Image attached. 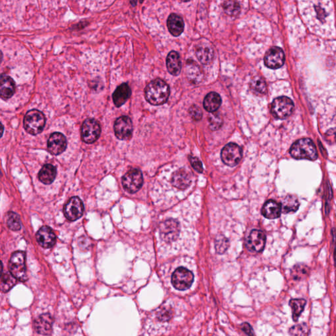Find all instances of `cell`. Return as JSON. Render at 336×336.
<instances>
[{
  "label": "cell",
  "mask_w": 336,
  "mask_h": 336,
  "mask_svg": "<svg viewBox=\"0 0 336 336\" xmlns=\"http://www.w3.org/2000/svg\"><path fill=\"white\" fill-rule=\"evenodd\" d=\"M228 242L224 236H218L216 240V249L219 253H224L227 249Z\"/></svg>",
  "instance_id": "cell-35"
},
{
  "label": "cell",
  "mask_w": 336,
  "mask_h": 336,
  "mask_svg": "<svg viewBox=\"0 0 336 336\" xmlns=\"http://www.w3.org/2000/svg\"><path fill=\"white\" fill-rule=\"evenodd\" d=\"M300 203L298 198L294 195H288L282 201L281 204L282 212L284 214L291 213L298 210Z\"/></svg>",
  "instance_id": "cell-27"
},
{
  "label": "cell",
  "mask_w": 336,
  "mask_h": 336,
  "mask_svg": "<svg viewBox=\"0 0 336 336\" xmlns=\"http://www.w3.org/2000/svg\"><path fill=\"white\" fill-rule=\"evenodd\" d=\"M57 176V169L52 164H45L38 174L41 182L45 185H50L54 181Z\"/></svg>",
  "instance_id": "cell-24"
},
{
  "label": "cell",
  "mask_w": 336,
  "mask_h": 336,
  "mask_svg": "<svg viewBox=\"0 0 336 336\" xmlns=\"http://www.w3.org/2000/svg\"><path fill=\"white\" fill-rule=\"evenodd\" d=\"M306 300L304 299H296L290 302V307L292 310V317L294 321H298L299 317L304 310Z\"/></svg>",
  "instance_id": "cell-29"
},
{
  "label": "cell",
  "mask_w": 336,
  "mask_h": 336,
  "mask_svg": "<svg viewBox=\"0 0 336 336\" xmlns=\"http://www.w3.org/2000/svg\"><path fill=\"white\" fill-rule=\"evenodd\" d=\"M167 25L169 31L174 36H180L184 30V22L180 16L172 14L168 17Z\"/></svg>",
  "instance_id": "cell-22"
},
{
  "label": "cell",
  "mask_w": 336,
  "mask_h": 336,
  "mask_svg": "<svg viewBox=\"0 0 336 336\" xmlns=\"http://www.w3.org/2000/svg\"><path fill=\"white\" fill-rule=\"evenodd\" d=\"M223 7L224 12L230 16H237L240 13V6L236 0H226Z\"/></svg>",
  "instance_id": "cell-31"
},
{
  "label": "cell",
  "mask_w": 336,
  "mask_h": 336,
  "mask_svg": "<svg viewBox=\"0 0 336 336\" xmlns=\"http://www.w3.org/2000/svg\"><path fill=\"white\" fill-rule=\"evenodd\" d=\"M281 212V205L272 200L267 201L262 208V214L264 217L269 220L277 219L279 218Z\"/></svg>",
  "instance_id": "cell-23"
},
{
  "label": "cell",
  "mask_w": 336,
  "mask_h": 336,
  "mask_svg": "<svg viewBox=\"0 0 336 336\" xmlns=\"http://www.w3.org/2000/svg\"><path fill=\"white\" fill-rule=\"evenodd\" d=\"M45 117L41 111L33 109L26 113L24 118V127L28 133L36 135L42 133L45 125Z\"/></svg>",
  "instance_id": "cell-3"
},
{
  "label": "cell",
  "mask_w": 336,
  "mask_h": 336,
  "mask_svg": "<svg viewBox=\"0 0 336 336\" xmlns=\"http://www.w3.org/2000/svg\"><path fill=\"white\" fill-rule=\"evenodd\" d=\"M194 281L193 273L185 267H179L173 273L172 282L175 288L185 290L191 287Z\"/></svg>",
  "instance_id": "cell-7"
},
{
  "label": "cell",
  "mask_w": 336,
  "mask_h": 336,
  "mask_svg": "<svg viewBox=\"0 0 336 336\" xmlns=\"http://www.w3.org/2000/svg\"><path fill=\"white\" fill-rule=\"evenodd\" d=\"M131 94V89L127 84H121L116 88L112 95L113 102H114L115 106L116 107L122 106L130 98Z\"/></svg>",
  "instance_id": "cell-20"
},
{
  "label": "cell",
  "mask_w": 336,
  "mask_h": 336,
  "mask_svg": "<svg viewBox=\"0 0 336 336\" xmlns=\"http://www.w3.org/2000/svg\"><path fill=\"white\" fill-rule=\"evenodd\" d=\"M290 152L292 157L296 159L315 160L318 157L316 146L312 140L307 138L295 142Z\"/></svg>",
  "instance_id": "cell-2"
},
{
  "label": "cell",
  "mask_w": 336,
  "mask_h": 336,
  "mask_svg": "<svg viewBox=\"0 0 336 336\" xmlns=\"http://www.w3.org/2000/svg\"><path fill=\"white\" fill-rule=\"evenodd\" d=\"M101 126L98 121L95 119H86L82 127V138L86 143L92 144L100 137Z\"/></svg>",
  "instance_id": "cell-8"
},
{
  "label": "cell",
  "mask_w": 336,
  "mask_h": 336,
  "mask_svg": "<svg viewBox=\"0 0 336 336\" xmlns=\"http://www.w3.org/2000/svg\"><path fill=\"white\" fill-rule=\"evenodd\" d=\"M7 224L8 227L14 231H17L21 228L20 217L14 212H9L8 214Z\"/></svg>",
  "instance_id": "cell-34"
},
{
  "label": "cell",
  "mask_w": 336,
  "mask_h": 336,
  "mask_svg": "<svg viewBox=\"0 0 336 336\" xmlns=\"http://www.w3.org/2000/svg\"><path fill=\"white\" fill-rule=\"evenodd\" d=\"M143 183V174L138 169H133L122 177V185L129 193H135L141 189Z\"/></svg>",
  "instance_id": "cell-6"
},
{
  "label": "cell",
  "mask_w": 336,
  "mask_h": 336,
  "mask_svg": "<svg viewBox=\"0 0 336 336\" xmlns=\"http://www.w3.org/2000/svg\"><path fill=\"white\" fill-rule=\"evenodd\" d=\"M67 147V141L65 136L59 132L51 134L47 141L49 152L53 155L57 156L63 153Z\"/></svg>",
  "instance_id": "cell-14"
},
{
  "label": "cell",
  "mask_w": 336,
  "mask_h": 336,
  "mask_svg": "<svg viewBox=\"0 0 336 336\" xmlns=\"http://www.w3.org/2000/svg\"><path fill=\"white\" fill-rule=\"evenodd\" d=\"M251 90L259 94H264L267 91V85L263 78L256 76L253 78L250 83Z\"/></svg>",
  "instance_id": "cell-32"
},
{
  "label": "cell",
  "mask_w": 336,
  "mask_h": 336,
  "mask_svg": "<svg viewBox=\"0 0 336 336\" xmlns=\"http://www.w3.org/2000/svg\"><path fill=\"white\" fill-rule=\"evenodd\" d=\"M210 126L212 130H216L220 128L222 125V119L220 114L212 113L209 116Z\"/></svg>",
  "instance_id": "cell-36"
},
{
  "label": "cell",
  "mask_w": 336,
  "mask_h": 336,
  "mask_svg": "<svg viewBox=\"0 0 336 336\" xmlns=\"http://www.w3.org/2000/svg\"><path fill=\"white\" fill-rule=\"evenodd\" d=\"M186 71L187 77L193 83H199L203 79V74L201 68L193 62L187 64Z\"/></svg>",
  "instance_id": "cell-28"
},
{
  "label": "cell",
  "mask_w": 336,
  "mask_h": 336,
  "mask_svg": "<svg viewBox=\"0 0 336 336\" xmlns=\"http://www.w3.org/2000/svg\"><path fill=\"white\" fill-rule=\"evenodd\" d=\"M160 319L166 321L171 318V316H172V313H171L170 310H167V309H165L164 310L162 311V313H160Z\"/></svg>",
  "instance_id": "cell-41"
},
{
  "label": "cell",
  "mask_w": 336,
  "mask_h": 336,
  "mask_svg": "<svg viewBox=\"0 0 336 336\" xmlns=\"http://www.w3.org/2000/svg\"><path fill=\"white\" fill-rule=\"evenodd\" d=\"M37 241L44 248H49L54 246L56 236L51 228L44 226L36 234Z\"/></svg>",
  "instance_id": "cell-16"
},
{
  "label": "cell",
  "mask_w": 336,
  "mask_h": 336,
  "mask_svg": "<svg viewBox=\"0 0 336 336\" xmlns=\"http://www.w3.org/2000/svg\"><path fill=\"white\" fill-rule=\"evenodd\" d=\"M309 267L303 264L294 266L292 270V277L296 280L304 279L309 275Z\"/></svg>",
  "instance_id": "cell-33"
},
{
  "label": "cell",
  "mask_w": 336,
  "mask_h": 336,
  "mask_svg": "<svg viewBox=\"0 0 336 336\" xmlns=\"http://www.w3.org/2000/svg\"><path fill=\"white\" fill-rule=\"evenodd\" d=\"M191 163L195 170L198 171L200 173L203 172V164L199 158L193 157L191 158Z\"/></svg>",
  "instance_id": "cell-40"
},
{
  "label": "cell",
  "mask_w": 336,
  "mask_h": 336,
  "mask_svg": "<svg viewBox=\"0 0 336 336\" xmlns=\"http://www.w3.org/2000/svg\"><path fill=\"white\" fill-rule=\"evenodd\" d=\"M115 135L119 140H127L131 137L133 133V123L128 116L119 117L115 121Z\"/></svg>",
  "instance_id": "cell-11"
},
{
  "label": "cell",
  "mask_w": 336,
  "mask_h": 336,
  "mask_svg": "<svg viewBox=\"0 0 336 336\" xmlns=\"http://www.w3.org/2000/svg\"><path fill=\"white\" fill-rule=\"evenodd\" d=\"M189 113H190L191 116L195 120H200L203 117L201 109L196 105H193L191 107Z\"/></svg>",
  "instance_id": "cell-38"
},
{
  "label": "cell",
  "mask_w": 336,
  "mask_h": 336,
  "mask_svg": "<svg viewBox=\"0 0 336 336\" xmlns=\"http://www.w3.org/2000/svg\"><path fill=\"white\" fill-rule=\"evenodd\" d=\"M180 231L179 223L174 220H168L163 222L160 226V236L166 242L176 240Z\"/></svg>",
  "instance_id": "cell-13"
},
{
  "label": "cell",
  "mask_w": 336,
  "mask_h": 336,
  "mask_svg": "<svg viewBox=\"0 0 336 336\" xmlns=\"http://www.w3.org/2000/svg\"><path fill=\"white\" fill-rule=\"evenodd\" d=\"M308 327L306 324L295 326L290 329V334L295 336H305L308 335Z\"/></svg>",
  "instance_id": "cell-37"
},
{
  "label": "cell",
  "mask_w": 336,
  "mask_h": 336,
  "mask_svg": "<svg viewBox=\"0 0 336 336\" xmlns=\"http://www.w3.org/2000/svg\"><path fill=\"white\" fill-rule=\"evenodd\" d=\"M192 182V175L189 171L180 169L173 174L172 183L174 187L179 189H185L190 186Z\"/></svg>",
  "instance_id": "cell-17"
},
{
  "label": "cell",
  "mask_w": 336,
  "mask_h": 336,
  "mask_svg": "<svg viewBox=\"0 0 336 336\" xmlns=\"http://www.w3.org/2000/svg\"><path fill=\"white\" fill-rule=\"evenodd\" d=\"M166 65L169 73L174 76L178 75L181 70V62L178 53L171 51L167 57Z\"/></svg>",
  "instance_id": "cell-25"
},
{
  "label": "cell",
  "mask_w": 336,
  "mask_h": 336,
  "mask_svg": "<svg viewBox=\"0 0 336 336\" xmlns=\"http://www.w3.org/2000/svg\"><path fill=\"white\" fill-rule=\"evenodd\" d=\"M15 92V83L13 78L7 75H1L0 80V96L2 100H7L12 98Z\"/></svg>",
  "instance_id": "cell-18"
},
{
  "label": "cell",
  "mask_w": 336,
  "mask_h": 336,
  "mask_svg": "<svg viewBox=\"0 0 336 336\" xmlns=\"http://www.w3.org/2000/svg\"><path fill=\"white\" fill-rule=\"evenodd\" d=\"M294 105L292 101L287 97L275 99L272 104L271 112L278 119H285L292 114Z\"/></svg>",
  "instance_id": "cell-5"
},
{
  "label": "cell",
  "mask_w": 336,
  "mask_h": 336,
  "mask_svg": "<svg viewBox=\"0 0 336 336\" xmlns=\"http://www.w3.org/2000/svg\"><path fill=\"white\" fill-rule=\"evenodd\" d=\"M84 211V204L78 197H72L64 208L65 217L70 221H76L81 218Z\"/></svg>",
  "instance_id": "cell-10"
},
{
  "label": "cell",
  "mask_w": 336,
  "mask_h": 336,
  "mask_svg": "<svg viewBox=\"0 0 336 336\" xmlns=\"http://www.w3.org/2000/svg\"><path fill=\"white\" fill-rule=\"evenodd\" d=\"M242 331L244 332L246 335H253L254 334L253 333L252 328L251 327V326L248 323H244L242 326Z\"/></svg>",
  "instance_id": "cell-42"
},
{
  "label": "cell",
  "mask_w": 336,
  "mask_h": 336,
  "mask_svg": "<svg viewBox=\"0 0 336 336\" xmlns=\"http://www.w3.org/2000/svg\"><path fill=\"white\" fill-rule=\"evenodd\" d=\"M53 319L49 314L40 315L35 321L34 327L37 333L42 335H49L52 331Z\"/></svg>",
  "instance_id": "cell-19"
},
{
  "label": "cell",
  "mask_w": 336,
  "mask_h": 336,
  "mask_svg": "<svg viewBox=\"0 0 336 336\" xmlns=\"http://www.w3.org/2000/svg\"><path fill=\"white\" fill-rule=\"evenodd\" d=\"M181 1L187 2V1H191V0H181Z\"/></svg>",
  "instance_id": "cell-43"
},
{
  "label": "cell",
  "mask_w": 336,
  "mask_h": 336,
  "mask_svg": "<svg viewBox=\"0 0 336 336\" xmlns=\"http://www.w3.org/2000/svg\"><path fill=\"white\" fill-rule=\"evenodd\" d=\"M16 278L12 275L11 273L2 274L1 280V289L2 292H7L11 289L16 283Z\"/></svg>",
  "instance_id": "cell-30"
},
{
  "label": "cell",
  "mask_w": 336,
  "mask_h": 336,
  "mask_svg": "<svg viewBox=\"0 0 336 336\" xmlns=\"http://www.w3.org/2000/svg\"><path fill=\"white\" fill-rule=\"evenodd\" d=\"M326 139L329 143H336V128L330 129L326 134Z\"/></svg>",
  "instance_id": "cell-39"
},
{
  "label": "cell",
  "mask_w": 336,
  "mask_h": 336,
  "mask_svg": "<svg viewBox=\"0 0 336 336\" xmlns=\"http://www.w3.org/2000/svg\"><path fill=\"white\" fill-rule=\"evenodd\" d=\"M242 152L240 146L235 143H228L223 148L222 159L223 162L229 166H235L240 162Z\"/></svg>",
  "instance_id": "cell-9"
},
{
  "label": "cell",
  "mask_w": 336,
  "mask_h": 336,
  "mask_svg": "<svg viewBox=\"0 0 336 336\" xmlns=\"http://www.w3.org/2000/svg\"><path fill=\"white\" fill-rule=\"evenodd\" d=\"M285 61L283 50L280 47H273L266 53L264 62L268 68L277 69L282 67Z\"/></svg>",
  "instance_id": "cell-12"
},
{
  "label": "cell",
  "mask_w": 336,
  "mask_h": 336,
  "mask_svg": "<svg viewBox=\"0 0 336 336\" xmlns=\"http://www.w3.org/2000/svg\"><path fill=\"white\" fill-rule=\"evenodd\" d=\"M266 237L263 231L253 230L246 241V246L250 251L261 252L265 248Z\"/></svg>",
  "instance_id": "cell-15"
},
{
  "label": "cell",
  "mask_w": 336,
  "mask_h": 336,
  "mask_svg": "<svg viewBox=\"0 0 336 336\" xmlns=\"http://www.w3.org/2000/svg\"><path fill=\"white\" fill-rule=\"evenodd\" d=\"M26 254L23 251H16L9 261V269L12 275L20 281L28 279L25 264Z\"/></svg>",
  "instance_id": "cell-4"
},
{
  "label": "cell",
  "mask_w": 336,
  "mask_h": 336,
  "mask_svg": "<svg viewBox=\"0 0 336 336\" xmlns=\"http://www.w3.org/2000/svg\"><path fill=\"white\" fill-rule=\"evenodd\" d=\"M196 55L201 63L204 65H208L214 59V49L210 45L203 43L196 47Z\"/></svg>",
  "instance_id": "cell-21"
},
{
  "label": "cell",
  "mask_w": 336,
  "mask_h": 336,
  "mask_svg": "<svg viewBox=\"0 0 336 336\" xmlns=\"http://www.w3.org/2000/svg\"><path fill=\"white\" fill-rule=\"evenodd\" d=\"M146 101L153 105H160L167 102L170 96V88L162 80L156 79L146 86L145 91Z\"/></svg>",
  "instance_id": "cell-1"
},
{
  "label": "cell",
  "mask_w": 336,
  "mask_h": 336,
  "mask_svg": "<svg viewBox=\"0 0 336 336\" xmlns=\"http://www.w3.org/2000/svg\"><path fill=\"white\" fill-rule=\"evenodd\" d=\"M222 104V98L216 92H211L206 96L204 101V107L210 112H216Z\"/></svg>",
  "instance_id": "cell-26"
}]
</instances>
